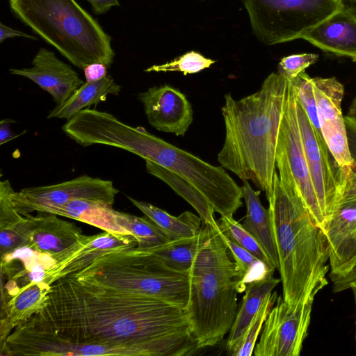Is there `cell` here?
<instances>
[{
	"label": "cell",
	"mask_w": 356,
	"mask_h": 356,
	"mask_svg": "<svg viewBox=\"0 0 356 356\" xmlns=\"http://www.w3.org/2000/svg\"><path fill=\"white\" fill-rule=\"evenodd\" d=\"M10 339L13 355L186 356L200 350L185 309L68 276Z\"/></svg>",
	"instance_id": "6da1fadb"
},
{
	"label": "cell",
	"mask_w": 356,
	"mask_h": 356,
	"mask_svg": "<svg viewBox=\"0 0 356 356\" xmlns=\"http://www.w3.org/2000/svg\"><path fill=\"white\" fill-rule=\"evenodd\" d=\"M289 83L272 72L253 94L238 100L225 95L221 108L225 138L218 161L242 181H252L266 199L272 194L277 172V142Z\"/></svg>",
	"instance_id": "7a4b0ae2"
},
{
	"label": "cell",
	"mask_w": 356,
	"mask_h": 356,
	"mask_svg": "<svg viewBox=\"0 0 356 356\" xmlns=\"http://www.w3.org/2000/svg\"><path fill=\"white\" fill-rule=\"evenodd\" d=\"M267 200L282 298L290 307H296L315 298L327 284L326 236L300 199L282 185L277 172Z\"/></svg>",
	"instance_id": "3957f363"
},
{
	"label": "cell",
	"mask_w": 356,
	"mask_h": 356,
	"mask_svg": "<svg viewBox=\"0 0 356 356\" xmlns=\"http://www.w3.org/2000/svg\"><path fill=\"white\" fill-rule=\"evenodd\" d=\"M200 244L189 275L185 311L200 349L213 346L229 333L238 311V273L218 225L202 223Z\"/></svg>",
	"instance_id": "277c9868"
},
{
	"label": "cell",
	"mask_w": 356,
	"mask_h": 356,
	"mask_svg": "<svg viewBox=\"0 0 356 356\" xmlns=\"http://www.w3.org/2000/svg\"><path fill=\"white\" fill-rule=\"evenodd\" d=\"M11 10L76 67H111V38L75 0H9Z\"/></svg>",
	"instance_id": "5b68a950"
},
{
	"label": "cell",
	"mask_w": 356,
	"mask_h": 356,
	"mask_svg": "<svg viewBox=\"0 0 356 356\" xmlns=\"http://www.w3.org/2000/svg\"><path fill=\"white\" fill-rule=\"evenodd\" d=\"M71 277L158 298L184 309L189 298L188 273L176 270L136 247L106 253Z\"/></svg>",
	"instance_id": "8992f818"
},
{
	"label": "cell",
	"mask_w": 356,
	"mask_h": 356,
	"mask_svg": "<svg viewBox=\"0 0 356 356\" xmlns=\"http://www.w3.org/2000/svg\"><path fill=\"white\" fill-rule=\"evenodd\" d=\"M254 35L273 45L300 39L337 11L341 0H243Z\"/></svg>",
	"instance_id": "52a82bcc"
},
{
	"label": "cell",
	"mask_w": 356,
	"mask_h": 356,
	"mask_svg": "<svg viewBox=\"0 0 356 356\" xmlns=\"http://www.w3.org/2000/svg\"><path fill=\"white\" fill-rule=\"evenodd\" d=\"M296 102V92L289 82L277 137L276 168L280 182L300 199L313 220L324 232V220L302 143Z\"/></svg>",
	"instance_id": "ba28073f"
},
{
	"label": "cell",
	"mask_w": 356,
	"mask_h": 356,
	"mask_svg": "<svg viewBox=\"0 0 356 356\" xmlns=\"http://www.w3.org/2000/svg\"><path fill=\"white\" fill-rule=\"evenodd\" d=\"M296 106L303 149L323 215L325 232L331 218L341 205L348 177L337 165L322 134L310 122L297 95Z\"/></svg>",
	"instance_id": "9c48e42d"
},
{
	"label": "cell",
	"mask_w": 356,
	"mask_h": 356,
	"mask_svg": "<svg viewBox=\"0 0 356 356\" xmlns=\"http://www.w3.org/2000/svg\"><path fill=\"white\" fill-rule=\"evenodd\" d=\"M119 191L110 180L82 175L62 183L29 187L14 191L12 202L17 212L25 216L33 211L47 213L77 199H86L113 205Z\"/></svg>",
	"instance_id": "30bf717a"
},
{
	"label": "cell",
	"mask_w": 356,
	"mask_h": 356,
	"mask_svg": "<svg viewBox=\"0 0 356 356\" xmlns=\"http://www.w3.org/2000/svg\"><path fill=\"white\" fill-rule=\"evenodd\" d=\"M314 298L291 307L277 296L263 327L255 356H298L311 321Z\"/></svg>",
	"instance_id": "8fae6325"
},
{
	"label": "cell",
	"mask_w": 356,
	"mask_h": 356,
	"mask_svg": "<svg viewBox=\"0 0 356 356\" xmlns=\"http://www.w3.org/2000/svg\"><path fill=\"white\" fill-rule=\"evenodd\" d=\"M312 82L322 136L337 165L348 178L353 172V161L341 111L344 87L335 77H314Z\"/></svg>",
	"instance_id": "7c38bea8"
},
{
	"label": "cell",
	"mask_w": 356,
	"mask_h": 356,
	"mask_svg": "<svg viewBox=\"0 0 356 356\" xmlns=\"http://www.w3.org/2000/svg\"><path fill=\"white\" fill-rule=\"evenodd\" d=\"M148 122L160 131L184 136L193 122L191 104L179 90L164 84L138 94Z\"/></svg>",
	"instance_id": "4fadbf2b"
},
{
	"label": "cell",
	"mask_w": 356,
	"mask_h": 356,
	"mask_svg": "<svg viewBox=\"0 0 356 356\" xmlns=\"http://www.w3.org/2000/svg\"><path fill=\"white\" fill-rule=\"evenodd\" d=\"M324 52L356 63V0H341L339 8L301 37Z\"/></svg>",
	"instance_id": "5bb4252c"
},
{
	"label": "cell",
	"mask_w": 356,
	"mask_h": 356,
	"mask_svg": "<svg viewBox=\"0 0 356 356\" xmlns=\"http://www.w3.org/2000/svg\"><path fill=\"white\" fill-rule=\"evenodd\" d=\"M137 246L131 235L104 232L86 236L67 250L56 264L47 270L44 282L51 285L55 281L72 276L88 266L99 257L109 252Z\"/></svg>",
	"instance_id": "9a60e30c"
},
{
	"label": "cell",
	"mask_w": 356,
	"mask_h": 356,
	"mask_svg": "<svg viewBox=\"0 0 356 356\" xmlns=\"http://www.w3.org/2000/svg\"><path fill=\"white\" fill-rule=\"evenodd\" d=\"M10 73L26 77L51 95L56 105L64 103L84 83L68 64L55 54L40 48L30 68L10 69Z\"/></svg>",
	"instance_id": "2e32d148"
},
{
	"label": "cell",
	"mask_w": 356,
	"mask_h": 356,
	"mask_svg": "<svg viewBox=\"0 0 356 356\" xmlns=\"http://www.w3.org/2000/svg\"><path fill=\"white\" fill-rule=\"evenodd\" d=\"M331 279L348 273L356 264V202L341 205L325 230Z\"/></svg>",
	"instance_id": "e0dca14e"
},
{
	"label": "cell",
	"mask_w": 356,
	"mask_h": 356,
	"mask_svg": "<svg viewBox=\"0 0 356 356\" xmlns=\"http://www.w3.org/2000/svg\"><path fill=\"white\" fill-rule=\"evenodd\" d=\"M29 223L26 247L47 254L56 261L84 236L74 223L63 220L53 213L39 212L36 216H25Z\"/></svg>",
	"instance_id": "ac0fdd59"
},
{
	"label": "cell",
	"mask_w": 356,
	"mask_h": 356,
	"mask_svg": "<svg viewBox=\"0 0 356 356\" xmlns=\"http://www.w3.org/2000/svg\"><path fill=\"white\" fill-rule=\"evenodd\" d=\"M49 288L44 281L30 282L20 286L15 295L1 301L0 345L19 324L40 309Z\"/></svg>",
	"instance_id": "d6986e66"
},
{
	"label": "cell",
	"mask_w": 356,
	"mask_h": 356,
	"mask_svg": "<svg viewBox=\"0 0 356 356\" xmlns=\"http://www.w3.org/2000/svg\"><path fill=\"white\" fill-rule=\"evenodd\" d=\"M47 213L70 218L114 234L131 235L118 221L111 204L86 199L74 200Z\"/></svg>",
	"instance_id": "ffe728a7"
},
{
	"label": "cell",
	"mask_w": 356,
	"mask_h": 356,
	"mask_svg": "<svg viewBox=\"0 0 356 356\" xmlns=\"http://www.w3.org/2000/svg\"><path fill=\"white\" fill-rule=\"evenodd\" d=\"M242 193L246 206L245 219L242 225L257 239L273 265L278 269L277 254L268 209L262 206L260 192L254 191L248 180L243 181Z\"/></svg>",
	"instance_id": "44dd1931"
},
{
	"label": "cell",
	"mask_w": 356,
	"mask_h": 356,
	"mask_svg": "<svg viewBox=\"0 0 356 356\" xmlns=\"http://www.w3.org/2000/svg\"><path fill=\"white\" fill-rule=\"evenodd\" d=\"M120 90L111 75L96 81H86L64 103L50 111L47 118L68 120L80 111L106 101L108 95H118Z\"/></svg>",
	"instance_id": "7402d4cb"
},
{
	"label": "cell",
	"mask_w": 356,
	"mask_h": 356,
	"mask_svg": "<svg viewBox=\"0 0 356 356\" xmlns=\"http://www.w3.org/2000/svg\"><path fill=\"white\" fill-rule=\"evenodd\" d=\"M281 282L270 276L248 284L226 343V350L243 335L263 301Z\"/></svg>",
	"instance_id": "603a6c76"
},
{
	"label": "cell",
	"mask_w": 356,
	"mask_h": 356,
	"mask_svg": "<svg viewBox=\"0 0 356 356\" xmlns=\"http://www.w3.org/2000/svg\"><path fill=\"white\" fill-rule=\"evenodd\" d=\"M127 197L134 205L161 228L170 240L193 236L200 230V217L191 211H184L179 216H174L150 203L138 201L129 196Z\"/></svg>",
	"instance_id": "cb8c5ba5"
},
{
	"label": "cell",
	"mask_w": 356,
	"mask_h": 356,
	"mask_svg": "<svg viewBox=\"0 0 356 356\" xmlns=\"http://www.w3.org/2000/svg\"><path fill=\"white\" fill-rule=\"evenodd\" d=\"M145 161L148 173L165 182L186 200L198 213L202 223H216L213 207L193 186L158 164L148 160Z\"/></svg>",
	"instance_id": "d4e9b609"
},
{
	"label": "cell",
	"mask_w": 356,
	"mask_h": 356,
	"mask_svg": "<svg viewBox=\"0 0 356 356\" xmlns=\"http://www.w3.org/2000/svg\"><path fill=\"white\" fill-rule=\"evenodd\" d=\"M200 237V230L193 236L170 240L146 251L155 254L170 268L188 273L199 250Z\"/></svg>",
	"instance_id": "484cf974"
},
{
	"label": "cell",
	"mask_w": 356,
	"mask_h": 356,
	"mask_svg": "<svg viewBox=\"0 0 356 356\" xmlns=\"http://www.w3.org/2000/svg\"><path fill=\"white\" fill-rule=\"evenodd\" d=\"M222 232L238 273L239 293L244 292L247 286L252 282L273 276L276 269L275 267L257 259Z\"/></svg>",
	"instance_id": "4316f807"
},
{
	"label": "cell",
	"mask_w": 356,
	"mask_h": 356,
	"mask_svg": "<svg viewBox=\"0 0 356 356\" xmlns=\"http://www.w3.org/2000/svg\"><path fill=\"white\" fill-rule=\"evenodd\" d=\"M118 222L137 241L136 248L149 250L169 241L168 235L148 218L138 217L117 211Z\"/></svg>",
	"instance_id": "83f0119b"
},
{
	"label": "cell",
	"mask_w": 356,
	"mask_h": 356,
	"mask_svg": "<svg viewBox=\"0 0 356 356\" xmlns=\"http://www.w3.org/2000/svg\"><path fill=\"white\" fill-rule=\"evenodd\" d=\"M277 298V292L269 293L263 301L248 329L228 350L231 356H251L255 347L256 341L264 322L274 306Z\"/></svg>",
	"instance_id": "f1b7e54d"
},
{
	"label": "cell",
	"mask_w": 356,
	"mask_h": 356,
	"mask_svg": "<svg viewBox=\"0 0 356 356\" xmlns=\"http://www.w3.org/2000/svg\"><path fill=\"white\" fill-rule=\"evenodd\" d=\"M217 223L235 243L268 266L275 267L257 239L233 217L221 216Z\"/></svg>",
	"instance_id": "f546056e"
},
{
	"label": "cell",
	"mask_w": 356,
	"mask_h": 356,
	"mask_svg": "<svg viewBox=\"0 0 356 356\" xmlns=\"http://www.w3.org/2000/svg\"><path fill=\"white\" fill-rule=\"evenodd\" d=\"M216 60L207 58L199 52L190 51L162 65H152L145 71L150 72H181L184 75L195 74L210 67Z\"/></svg>",
	"instance_id": "4dcf8cb0"
},
{
	"label": "cell",
	"mask_w": 356,
	"mask_h": 356,
	"mask_svg": "<svg viewBox=\"0 0 356 356\" xmlns=\"http://www.w3.org/2000/svg\"><path fill=\"white\" fill-rule=\"evenodd\" d=\"M291 83L310 122L314 127L321 133L317 115L316 100L312 78L304 71L299 74Z\"/></svg>",
	"instance_id": "1f68e13d"
},
{
	"label": "cell",
	"mask_w": 356,
	"mask_h": 356,
	"mask_svg": "<svg viewBox=\"0 0 356 356\" xmlns=\"http://www.w3.org/2000/svg\"><path fill=\"white\" fill-rule=\"evenodd\" d=\"M29 233L27 217L6 227L0 228L1 258L18 248L26 247Z\"/></svg>",
	"instance_id": "d6a6232c"
},
{
	"label": "cell",
	"mask_w": 356,
	"mask_h": 356,
	"mask_svg": "<svg viewBox=\"0 0 356 356\" xmlns=\"http://www.w3.org/2000/svg\"><path fill=\"white\" fill-rule=\"evenodd\" d=\"M318 58V54L312 53L297 54L283 57L277 65V73L291 82L299 74L316 63Z\"/></svg>",
	"instance_id": "836d02e7"
},
{
	"label": "cell",
	"mask_w": 356,
	"mask_h": 356,
	"mask_svg": "<svg viewBox=\"0 0 356 356\" xmlns=\"http://www.w3.org/2000/svg\"><path fill=\"white\" fill-rule=\"evenodd\" d=\"M13 189L8 180L0 182V228L21 220L24 216L17 212L12 202Z\"/></svg>",
	"instance_id": "e575fe53"
},
{
	"label": "cell",
	"mask_w": 356,
	"mask_h": 356,
	"mask_svg": "<svg viewBox=\"0 0 356 356\" xmlns=\"http://www.w3.org/2000/svg\"><path fill=\"white\" fill-rule=\"evenodd\" d=\"M348 151L353 161V172L356 173V123L344 116Z\"/></svg>",
	"instance_id": "d590c367"
},
{
	"label": "cell",
	"mask_w": 356,
	"mask_h": 356,
	"mask_svg": "<svg viewBox=\"0 0 356 356\" xmlns=\"http://www.w3.org/2000/svg\"><path fill=\"white\" fill-rule=\"evenodd\" d=\"M107 66L103 63H92L83 70L86 81H96L100 80L107 76Z\"/></svg>",
	"instance_id": "8d00e7d4"
},
{
	"label": "cell",
	"mask_w": 356,
	"mask_h": 356,
	"mask_svg": "<svg viewBox=\"0 0 356 356\" xmlns=\"http://www.w3.org/2000/svg\"><path fill=\"white\" fill-rule=\"evenodd\" d=\"M354 202H356V173L352 172L345 185L341 205Z\"/></svg>",
	"instance_id": "74e56055"
},
{
	"label": "cell",
	"mask_w": 356,
	"mask_h": 356,
	"mask_svg": "<svg viewBox=\"0 0 356 356\" xmlns=\"http://www.w3.org/2000/svg\"><path fill=\"white\" fill-rule=\"evenodd\" d=\"M15 37H24L28 39L38 40L37 37H35L31 35L26 34L24 32H22L18 30H15L13 28H10L8 26H6L3 24V23L1 22L0 24V42H2L3 41L8 39V38H13Z\"/></svg>",
	"instance_id": "f35d334b"
},
{
	"label": "cell",
	"mask_w": 356,
	"mask_h": 356,
	"mask_svg": "<svg viewBox=\"0 0 356 356\" xmlns=\"http://www.w3.org/2000/svg\"><path fill=\"white\" fill-rule=\"evenodd\" d=\"M92 6L93 12L97 15L106 13L113 6H119L118 0H86Z\"/></svg>",
	"instance_id": "ab89813d"
},
{
	"label": "cell",
	"mask_w": 356,
	"mask_h": 356,
	"mask_svg": "<svg viewBox=\"0 0 356 356\" xmlns=\"http://www.w3.org/2000/svg\"><path fill=\"white\" fill-rule=\"evenodd\" d=\"M15 122L11 119H3L0 122V144L3 145L17 136L15 135L10 129V124Z\"/></svg>",
	"instance_id": "60d3db41"
},
{
	"label": "cell",
	"mask_w": 356,
	"mask_h": 356,
	"mask_svg": "<svg viewBox=\"0 0 356 356\" xmlns=\"http://www.w3.org/2000/svg\"><path fill=\"white\" fill-rule=\"evenodd\" d=\"M346 115L356 123V96L353 99Z\"/></svg>",
	"instance_id": "b9f144b4"
},
{
	"label": "cell",
	"mask_w": 356,
	"mask_h": 356,
	"mask_svg": "<svg viewBox=\"0 0 356 356\" xmlns=\"http://www.w3.org/2000/svg\"><path fill=\"white\" fill-rule=\"evenodd\" d=\"M353 292L354 299H355V308H356V285H353L350 287ZM355 338H356V331H355Z\"/></svg>",
	"instance_id": "7bdbcfd3"
}]
</instances>
